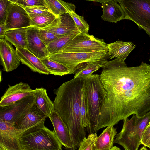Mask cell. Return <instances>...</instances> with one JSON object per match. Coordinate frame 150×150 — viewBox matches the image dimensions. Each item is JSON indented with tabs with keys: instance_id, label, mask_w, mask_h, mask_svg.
Segmentation results:
<instances>
[{
	"instance_id": "1",
	"label": "cell",
	"mask_w": 150,
	"mask_h": 150,
	"mask_svg": "<svg viewBox=\"0 0 150 150\" xmlns=\"http://www.w3.org/2000/svg\"><path fill=\"white\" fill-rule=\"evenodd\" d=\"M101 83L106 93L97 130L114 126L132 115L142 117L150 111V65L142 62L128 67L115 59L101 67Z\"/></svg>"
},
{
	"instance_id": "2",
	"label": "cell",
	"mask_w": 150,
	"mask_h": 150,
	"mask_svg": "<svg viewBox=\"0 0 150 150\" xmlns=\"http://www.w3.org/2000/svg\"><path fill=\"white\" fill-rule=\"evenodd\" d=\"M85 80L74 78L54 91L56 95L53 102L54 110L69 131L72 145L71 150H77L86 137V130L82 123L80 114Z\"/></svg>"
},
{
	"instance_id": "3",
	"label": "cell",
	"mask_w": 150,
	"mask_h": 150,
	"mask_svg": "<svg viewBox=\"0 0 150 150\" xmlns=\"http://www.w3.org/2000/svg\"><path fill=\"white\" fill-rule=\"evenodd\" d=\"M82 91L88 121L86 130L89 134L97 132L100 107L106 95L99 75L92 74L85 79Z\"/></svg>"
},
{
	"instance_id": "4",
	"label": "cell",
	"mask_w": 150,
	"mask_h": 150,
	"mask_svg": "<svg viewBox=\"0 0 150 150\" xmlns=\"http://www.w3.org/2000/svg\"><path fill=\"white\" fill-rule=\"evenodd\" d=\"M44 123L23 131L19 142L22 150H62V144L54 131L50 130Z\"/></svg>"
},
{
	"instance_id": "5",
	"label": "cell",
	"mask_w": 150,
	"mask_h": 150,
	"mask_svg": "<svg viewBox=\"0 0 150 150\" xmlns=\"http://www.w3.org/2000/svg\"><path fill=\"white\" fill-rule=\"evenodd\" d=\"M150 122V111L142 117L133 115L130 119L123 120L122 129L116 135L114 143L125 150H138L142 133Z\"/></svg>"
},
{
	"instance_id": "6",
	"label": "cell",
	"mask_w": 150,
	"mask_h": 150,
	"mask_svg": "<svg viewBox=\"0 0 150 150\" xmlns=\"http://www.w3.org/2000/svg\"><path fill=\"white\" fill-rule=\"evenodd\" d=\"M117 1L125 13V19L131 20L138 26L150 28V0Z\"/></svg>"
},
{
	"instance_id": "7",
	"label": "cell",
	"mask_w": 150,
	"mask_h": 150,
	"mask_svg": "<svg viewBox=\"0 0 150 150\" xmlns=\"http://www.w3.org/2000/svg\"><path fill=\"white\" fill-rule=\"evenodd\" d=\"M108 44L103 39L88 33H80L60 52H63L91 53L108 51Z\"/></svg>"
},
{
	"instance_id": "8",
	"label": "cell",
	"mask_w": 150,
	"mask_h": 150,
	"mask_svg": "<svg viewBox=\"0 0 150 150\" xmlns=\"http://www.w3.org/2000/svg\"><path fill=\"white\" fill-rule=\"evenodd\" d=\"M48 58L67 67L70 71L69 74H73L76 67L82 63L109 59L107 51L91 53L63 52L49 54Z\"/></svg>"
},
{
	"instance_id": "9",
	"label": "cell",
	"mask_w": 150,
	"mask_h": 150,
	"mask_svg": "<svg viewBox=\"0 0 150 150\" xmlns=\"http://www.w3.org/2000/svg\"><path fill=\"white\" fill-rule=\"evenodd\" d=\"M35 104L34 93L11 105L0 107V120L14 125L30 111Z\"/></svg>"
},
{
	"instance_id": "10",
	"label": "cell",
	"mask_w": 150,
	"mask_h": 150,
	"mask_svg": "<svg viewBox=\"0 0 150 150\" xmlns=\"http://www.w3.org/2000/svg\"><path fill=\"white\" fill-rule=\"evenodd\" d=\"M9 0L5 22V31L31 26L30 17L24 8Z\"/></svg>"
},
{
	"instance_id": "11",
	"label": "cell",
	"mask_w": 150,
	"mask_h": 150,
	"mask_svg": "<svg viewBox=\"0 0 150 150\" xmlns=\"http://www.w3.org/2000/svg\"><path fill=\"white\" fill-rule=\"evenodd\" d=\"M23 131L14 125L0 120V148L4 150H22L19 138Z\"/></svg>"
},
{
	"instance_id": "12",
	"label": "cell",
	"mask_w": 150,
	"mask_h": 150,
	"mask_svg": "<svg viewBox=\"0 0 150 150\" xmlns=\"http://www.w3.org/2000/svg\"><path fill=\"white\" fill-rule=\"evenodd\" d=\"M9 87L1 98L0 107L9 106L24 98L34 93V90L32 89L28 83L20 82Z\"/></svg>"
},
{
	"instance_id": "13",
	"label": "cell",
	"mask_w": 150,
	"mask_h": 150,
	"mask_svg": "<svg viewBox=\"0 0 150 150\" xmlns=\"http://www.w3.org/2000/svg\"><path fill=\"white\" fill-rule=\"evenodd\" d=\"M0 56L3 70L7 72L16 69L20 64L16 50L5 38L0 39Z\"/></svg>"
},
{
	"instance_id": "14",
	"label": "cell",
	"mask_w": 150,
	"mask_h": 150,
	"mask_svg": "<svg viewBox=\"0 0 150 150\" xmlns=\"http://www.w3.org/2000/svg\"><path fill=\"white\" fill-rule=\"evenodd\" d=\"M38 29L30 26L27 30V49L40 59L48 57L49 53L47 46L39 38Z\"/></svg>"
},
{
	"instance_id": "15",
	"label": "cell",
	"mask_w": 150,
	"mask_h": 150,
	"mask_svg": "<svg viewBox=\"0 0 150 150\" xmlns=\"http://www.w3.org/2000/svg\"><path fill=\"white\" fill-rule=\"evenodd\" d=\"M49 118L58 140L67 150H71L72 145L69 131L57 112L54 110Z\"/></svg>"
},
{
	"instance_id": "16",
	"label": "cell",
	"mask_w": 150,
	"mask_h": 150,
	"mask_svg": "<svg viewBox=\"0 0 150 150\" xmlns=\"http://www.w3.org/2000/svg\"><path fill=\"white\" fill-rule=\"evenodd\" d=\"M99 2L102 4L103 12L101 16L102 19L109 22L116 23L125 19V13L117 0H92Z\"/></svg>"
},
{
	"instance_id": "17",
	"label": "cell",
	"mask_w": 150,
	"mask_h": 150,
	"mask_svg": "<svg viewBox=\"0 0 150 150\" xmlns=\"http://www.w3.org/2000/svg\"><path fill=\"white\" fill-rule=\"evenodd\" d=\"M46 116L35 104L30 111L14 125L18 130L24 131L42 123H45Z\"/></svg>"
},
{
	"instance_id": "18",
	"label": "cell",
	"mask_w": 150,
	"mask_h": 150,
	"mask_svg": "<svg viewBox=\"0 0 150 150\" xmlns=\"http://www.w3.org/2000/svg\"><path fill=\"white\" fill-rule=\"evenodd\" d=\"M15 48L17 54L22 64L27 66L33 72L41 74H49V72L41 59L26 48Z\"/></svg>"
},
{
	"instance_id": "19",
	"label": "cell",
	"mask_w": 150,
	"mask_h": 150,
	"mask_svg": "<svg viewBox=\"0 0 150 150\" xmlns=\"http://www.w3.org/2000/svg\"><path fill=\"white\" fill-rule=\"evenodd\" d=\"M108 45L109 59H117L124 62L136 46L132 42L120 40L108 44Z\"/></svg>"
},
{
	"instance_id": "20",
	"label": "cell",
	"mask_w": 150,
	"mask_h": 150,
	"mask_svg": "<svg viewBox=\"0 0 150 150\" xmlns=\"http://www.w3.org/2000/svg\"><path fill=\"white\" fill-rule=\"evenodd\" d=\"M58 17L59 21L57 25L42 29L51 32L60 37L78 30L74 21L69 13H62Z\"/></svg>"
},
{
	"instance_id": "21",
	"label": "cell",
	"mask_w": 150,
	"mask_h": 150,
	"mask_svg": "<svg viewBox=\"0 0 150 150\" xmlns=\"http://www.w3.org/2000/svg\"><path fill=\"white\" fill-rule=\"evenodd\" d=\"M117 132L113 126H108L96 138L94 150H109L113 146L114 139Z\"/></svg>"
},
{
	"instance_id": "22",
	"label": "cell",
	"mask_w": 150,
	"mask_h": 150,
	"mask_svg": "<svg viewBox=\"0 0 150 150\" xmlns=\"http://www.w3.org/2000/svg\"><path fill=\"white\" fill-rule=\"evenodd\" d=\"M35 104L47 117H49L54 110L53 102L47 95L46 90L43 88L34 90Z\"/></svg>"
},
{
	"instance_id": "23",
	"label": "cell",
	"mask_w": 150,
	"mask_h": 150,
	"mask_svg": "<svg viewBox=\"0 0 150 150\" xmlns=\"http://www.w3.org/2000/svg\"><path fill=\"white\" fill-rule=\"evenodd\" d=\"M107 61L106 59H103L87 62L80 64L74 70V78L86 79L94 72L101 68Z\"/></svg>"
},
{
	"instance_id": "24",
	"label": "cell",
	"mask_w": 150,
	"mask_h": 150,
	"mask_svg": "<svg viewBox=\"0 0 150 150\" xmlns=\"http://www.w3.org/2000/svg\"><path fill=\"white\" fill-rule=\"evenodd\" d=\"M28 27L6 30L4 33L5 38L15 47L27 49V30Z\"/></svg>"
},
{
	"instance_id": "25",
	"label": "cell",
	"mask_w": 150,
	"mask_h": 150,
	"mask_svg": "<svg viewBox=\"0 0 150 150\" xmlns=\"http://www.w3.org/2000/svg\"><path fill=\"white\" fill-rule=\"evenodd\" d=\"M31 26L41 29L54 27L57 25L59 18L51 12L30 18Z\"/></svg>"
},
{
	"instance_id": "26",
	"label": "cell",
	"mask_w": 150,
	"mask_h": 150,
	"mask_svg": "<svg viewBox=\"0 0 150 150\" xmlns=\"http://www.w3.org/2000/svg\"><path fill=\"white\" fill-rule=\"evenodd\" d=\"M47 7L51 13L57 17L61 14L75 11L74 4L61 0H44Z\"/></svg>"
},
{
	"instance_id": "27",
	"label": "cell",
	"mask_w": 150,
	"mask_h": 150,
	"mask_svg": "<svg viewBox=\"0 0 150 150\" xmlns=\"http://www.w3.org/2000/svg\"><path fill=\"white\" fill-rule=\"evenodd\" d=\"M80 32L77 30L62 36L50 43L47 47L49 54L59 53L62 49Z\"/></svg>"
},
{
	"instance_id": "28",
	"label": "cell",
	"mask_w": 150,
	"mask_h": 150,
	"mask_svg": "<svg viewBox=\"0 0 150 150\" xmlns=\"http://www.w3.org/2000/svg\"><path fill=\"white\" fill-rule=\"evenodd\" d=\"M41 60L49 74L62 76L69 74L70 71L68 68L61 63L51 59L48 57Z\"/></svg>"
},
{
	"instance_id": "29",
	"label": "cell",
	"mask_w": 150,
	"mask_h": 150,
	"mask_svg": "<svg viewBox=\"0 0 150 150\" xmlns=\"http://www.w3.org/2000/svg\"><path fill=\"white\" fill-rule=\"evenodd\" d=\"M69 13L74 21L78 30L81 33H88L89 25L84 20V17L79 15L75 11Z\"/></svg>"
},
{
	"instance_id": "30",
	"label": "cell",
	"mask_w": 150,
	"mask_h": 150,
	"mask_svg": "<svg viewBox=\"0 0 150 150\" xmlns=\"http://www.w3.org/2000/svg\"><path fill=\"white\" fill-rule=\"evenodd\" d=\"M97 137V132L89 134L80 143L78 150H94V143Z\"/></svg>"
},
{
	"instance_id": "31",
	"label": "cell",
	"mask_w": 150,
	"mask_h": 150,
	"mask_svg": "<svg viewBox=\"0 0 150 150\" xmlns=\"http://www.w3.org/2000/svg\"><path fill=\"white\" fill-rule=\"evenodd\" d=\"M38 28V36L47 46L51 42L60 38L51 32L45 30Z\"/></svg>"
},
{
	"instance_id": "32",
	"label": "cell",
	"mask_w": 150,
	"mask_h": 150,
	"mask_svg": "<svg viewBox=\"0 0 150 150\" xmlns=\"http://www.w3.org/2000/svg\"><path fill=\"white\" fill-rule=\"evenodd\" d=\"M23 7L47 6L44 0H10Z\"/></svg>"
},
{
	"instance_id": "33",
	"label": "cell",
	"mask_w": 150,
	"mask_h": 150,
	"mask_svg": "<svg viewBox=\"0 0 150 150\" xmlns=\"http://www.w3.org/2000/svg\"><path fill=\"white\" fill-rule=\"evenodd\" d=\"M23 7L30 18L51 12L47 6Z\"/></svg>"
},
{
	"instance_id": "34",
	"label": "cell",
	"mask_w": 150,
	"mask_h": 150,
	"mask_svg": "<svg viewBox=\"0 0 150 150\" xmlns=\"http://www.w3.org/2000/svg\"><path fill=\"white\" fill-rule=\"evenodd\" d=\"M80 114L82 123L86 128L88 125V121L83 92L81 99Z\"/></svg>"
},
{
	"instance_id": "35",
	"label": "cell",
	"mask_w": 150,
	"mask_h": 150,
	"mask_svg": "<svg viewBox=\"0 0 150 150\" xmlns=\"http://www.w3.org/2000/svg\"><path fill=\"white\" fill-rule=\"evenodd\" d=\"M9 2V0H0V23H5L7 15V6Z\"/></svg>"
},
{
	"instance_id": "36",
	"label": "cell",
	"mask_w": 150,
	"mask_h": 150,
	"mask_svg": "<svg viewBox=\"0 0 150 150\" xmlns=\"http://www.w3.org/2000/svg\"><path fill=\"white\" fill-rule=\"evenodd\" d=\"M141 142V144L146 147L150 146V125H148L143 132Z\"/></svg>"
},
{
	"instance_id": "37",
	"label": "cell",
	"mask_w": 150,
	"mask_h": 150,
	"mask_svg": "<svg viewBox=\"0 0 150 150\" xmlns=\"http://www.w3.org/2000/svg\"><path fill=\"white\" fill-rule=\"evenodd\" d=\"M0 39L5 38L4 33L5 31V23H0Z\"/></svg>"
},
{
	"instance_id": "38",
	"label": "cell",
	"mask_w": 150,
	"mask_h": 150,
	"mask_svg": "<svg viewBox=\"0 0 150 150\" xmlns=\"http://www.w3.org/2000/svg\"><path fill=\"white\" fill-rule=\"evenodd\" d=\"M139 28L140 29H143L145 30L146 33L148 34L149 36L150 37V28H147L145 27L138 26Z\"/></svg>"
},
{
	"instance_id": "39",
	"label": "cell",
	"mask_w": 150,
	"mask_h": 150,
	"mask_svg": "<svg viewBox=\"0 0 150 150\" xmlns=\"http://www.w3.org/2000/svg\"><path fill=\"white\" fill-rule=\"evenodd\" d=\"M109 150H121L120 148L116 146H113Z\"/></svg>"
},
{
	"instance_id": "40",
	"label": "cell",
	"mask_w": 150,
	"mask_h": 150,
	"mask_svg": "<svg viewBox=\"0 0 150 150\" xmlns=\"http://www.w3.org/2000/svg\"><path fill=\"white\" fill-rule=\"evenodd\" d=\"M146 147V146H144L142 147L139 150H148Z\"/></svg>"
},
{
	"instance_id": "41",
	"label": "cell",
	"mask_w": 150,
	"mask_h": 150,
	"mask_svg": "<svg viewBox=\"0 0 150 150\" xmlns=\"http://www.w3.org/2000/svg\"><path fill=\"white\" fill-rule=\"evenodd\" d=\"M0 150H4L0 148Z\"/></svg>"
},
{
	"instance_id": "42",
	"label": "cell",
	"mask_w": 150,
	"mask_h": 150,
	"mask_svg": "<svg viewBox=\"0 0 150 150\" xmlns=\"http://www.w3.org/2000/svg\"><path fill=\"white\" fill-rule=\"evenodd\" d=\"M148 125H150V122H149V124Z\"/></svg>"
},
{
	"instance_id": "43",
	"label": "cell",
	"mask_w": 150,
	"mask_h": 150,
	"mask_svg": "<svg viewBox=\"0 0 150 150\" xmlns=\"http://www.w3.org/2000/svg\"><path fill=\"white\" fill-rule=\"evenodd\" d=\"M149 61H150V58H149Z\"/></svg>"
},
{
	"instance_id": "44",
	"label": "cell",
	"mask_w": 150,
	"mask_h": 150,
	"mask_svg": "<svg viewBox=\"0 0 150 150\" xmlns=\"http://www.w3.org/2000/svg\"><path fill=\"white\" fill-rule=\"evenodd\" d=\"M149 149H150V146H149Z\"/></svg>"
}]
</instances>
